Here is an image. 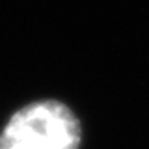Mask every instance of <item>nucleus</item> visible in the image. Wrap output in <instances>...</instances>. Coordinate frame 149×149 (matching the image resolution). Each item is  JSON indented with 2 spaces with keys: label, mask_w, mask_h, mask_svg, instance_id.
<instances>
[{
  "label": "nucleus",
  "mask_w": 149,
  "mask_h": 149,
  "mask_svg": "<svg viewBox=\"0 0 149 149\" xmlns=\"http://www.w3.org/2000/svg\"><path fill=\"white\" fill-rule=\"evenodd\" d=\"M78 119L58 101H39L21 108L0 134V149H78Z\"/></svg>",
  "instance_id": "obj_1"
}]
</instances>
